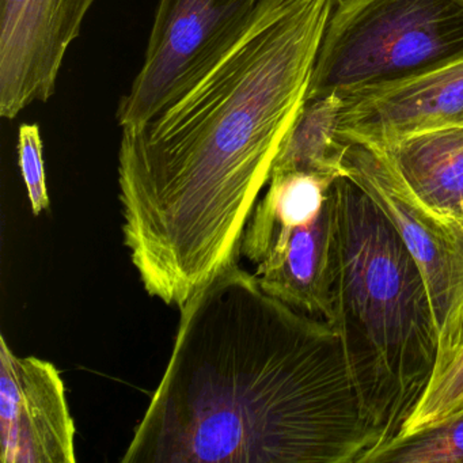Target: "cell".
I'll list each match as a JSON object with an SVG mask.
<instances>
[{
	"instance_id": "obj_9",
	"label": "cell",
	"mask_w": 463,
	"mask_h": 463,
	"mask_svg": "<svg viewBox=\"0 0 463 463\" xmlns=\"http://www.w3.org/2000/svg\"><path fill=\"white\" fill-rule=\"evenodd\" d=\"M75 435L77 428L58 368L39 357H18L2 337V463H75Z\"/></svg>"
},
{
	"instance_id": "obj_13",
	"label": "cell",
	"mask_w": 463,
	"mask_h": 463,
	"mask_svg": "<svg viewBox=\"0 0 463 463\" xmlns=\"http://www.w3.org/2000/svg\"><path fill=\"white\" fill-rule=\"evenodd\" d=\"M460 416H463V345L455 352L449 364L432 376L419 405L403 424L394 441L402 440Z\"/></svg>"
},
{
	"instance_id": "obj_6",
	"label": "cell",
	"mask_w": 463,
	"mask_h": 463,
	"mask_svg": "<svg viewBox=\"0 0 463 463\" xmlns=\"http://www.w3.org/2000/svg\"><path fill=\"white\" fill-rule=\"evenodd\" d=\"M264 0H161L145 61L118 109L137 126L202 80L243 36Z\"/></svg>"
},
{
	"instance_id": "obj_8",
	"label": "cell",
	"mask_w": 463,
	"mask_h": 463,
	"mask_svg": "<svg viewBox=\"0 0 463 463\" xmlns=\"http://www.w3.org/2000/svg\"><path fill=\"white\" fill-rule=\"evenodd\" d=\"M96 0H0V116L55 93L70 45Z\"/></svg>"
},
{
	"instance_id": "obj_10",
	"label": "cell",
	"mask_w": 463,
	"mask_h": 463,
	"mask_svg": "<svg viewBox=\"0 0 463 463\" xmlns=\"http://www.w3.org/2000/svg\"><path fill=\"white\" fill-rule=\"evenodd\" d=\"M449 127H463V59L401 85L341 97L338 134L371 145Z\"/></svg>"
},
{
	"instance_id": "obj_4",
	"label": "cell",
	"mask_w": 463,
	"mask_h": 463,
	"mask_svg": "<svg viewBox=\"0 0 463 463\" xmlns=\"http://www.w3.org/2000/svg\"><path fill=\"white\" fill-rule=\"evenodd\" d=\"M463 59V0H337L306 99L351 97Z\"/></svg>"
},
{
	"instance_id": "obj_12",
	"label": "cell",
	"mask_w": 463,
	"mask_h": 463,
	"mask_svg": "<svg viewBox=\"0 0 463 463\" xmlns=\"http://www.w3.org/2000/svg\"><path fill=\"white\" fill-rule=\"evenodd\" d=\"M341 97L306 99L273 164L272 173L305 172L343 177L346 142L337 131Z\"/></svg>"
},
{
	"instance_id": "obj_11",
	"label": "cell",
	"mask_w": 463,
	"mask_h": 463,
	"mask_svg": "<svg viewBox=\"0 0 463 463\" xmlns=\"http://www.w3.org/2000/svg\"><path fill=\"white\" fill-rule=\"evenodd\" d=\"M378 147L425 204L463 222V127L419 132Z\"/></svg>"
},
{
	"instance_id": "obj_15",
	"label": "cell",
	"mask_w": 463,
	"mask_h": 463,
	"mask_svg": "<svg viewBox=\"0 0 463 463\" xmlns=\"http://www.w3.org/2000/svg\"><path fill=\"white\" fill-rule=\"evenodd\" d=\"M18 165L28 191L29 203L34 215L50 208L47 175H45L44 143L37 124H21L18 129Z\"/></svg>"
},
{
	"instance_id": "obj_16",
	"label": "cell",
	"mask_w": 463,
	"mask_h": 463,
	"mask_svg": "<svg viewBox=\"0 0 463 463\" xmlns=\"http://www.w3.org/2000/svg\"><path fill=\"white\" fill-rule=\"evenodd\" d=\"M463 345V310L460 314L459 319H458L457 325H455L454 330L451 335H449L446 341L441 344L439 348L438 365H436L435 373H440L447 364H449L451 357L454 356L455 352Z\"/></svg>"
},
{
	"instance_id": "obj_1",
	"label": "cell",
	"mask_w": 463,
	"mask_h": 463,
	"mask_svg": "<svg viewBox=\"0 0 463 463\" xmlns=\"http://www.w3.org/2000/svg\"><path fill=\"white\" fill-rule=\"evenodd\" d=\"M335 4L264 0L202 80L150 120L121 128L124 245L150 297L181 308L237 261Z\"/></svg>"
},
{
	"instance_id": "obj_2",
	"label": "cell",
	"mask_w": 463,
	"mask_h": 463,
	"mask_svg": "<svg viewBox=\"0 0 463 463\" xmlns=\"http://www.w3.org/2000/svg\"><path fill=\"white\" fill-rule=\"evenodd\" d=\"M381 449L337 327L237 261L180 308L124 463H367Z\"/></svg>"
},
{
	"instance_id": "obj_14",
	"label": "cell",
	"mask_w": 463,
	"mask_h": 463,
	"mask_svg": "<svg viewBox=\"0 0 463 463\" xmlns=\"http://www.w3.org/2000/svg\"><path fill=\"white\" fill-rule=\"evenodd\" d=\"M367 463H463V416L394 441Z\"/></svg>"
},
{
	"instance_id": "obj_7",
	"label": "cell",
	"mask_w": 463,
	"mask_h": 463,
	"mask_svg": "<svg viewBox=\"0 0 463 463\" xmlns=\"http://www.w3.org/2000/svg\"><path fill=\"white\" fill-rule=\"evenodd\" d=\"M340 135L344 175L392 222L424 275L440 348L463 310V222L425 204L383 148Z\"/></svg>"
},
{
	"instance_id": "obj_3",
	"label": "cell",
	"mask_w": 463,
	"mask_h": 463,
	"mask_svg": "<svg viewBox=\"0 0 463 463\" xmlns=\"http://www.w3.org/2000/svg\"><path fill=\"white\" fill-rule=\"evenodd\" d=\"M333 188V325L382 449L397 439L424 395L438 365L440 335L424 275L392 222L345 175L335 178Z\"/></svg>"
},
{
	"instance_id": "obj_5",
	"label": "cell",
	"mask_w": 463,
	"mask_h": 463,
	"mask_svg": "<svg viewBox=\"0 0 463 463\" xmlns=\"http://www.w3.org/2000/svg\"><path fill=\"white\" fill-rule=\"evenodd\" d=\"M335 181L313 173H272L238 249V257L256 267L265 292L330 324L337 278Z\"/></svg>"
}]
</instances>
